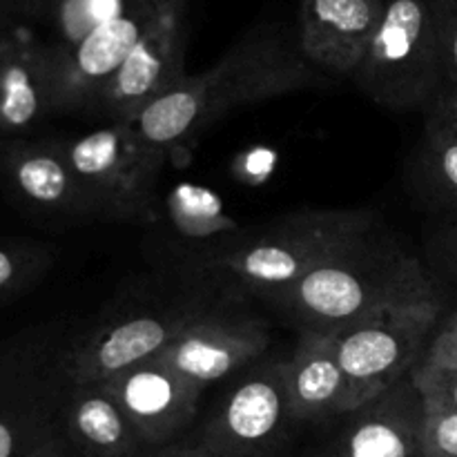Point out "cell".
<instances>
[{
  "instance_id": "f546056e",
  "label": "cell",
  "mask_w": 457,
  "mask_h": 457,
  "mask_svg": "<svg viewBox=\"0 0 457 457\" xmlns=\"http://www.w3.org/2000/svg\"><path fill=\"white\" fill-rule=\"evenodd\" d=\"M152 457H223V455L212 453V451H208L205 446H195V449H165L161 451L159 455H152Z\"/></svg>"
},
{
  "instance_id": "9c48e42d",
  "label": "cell",
  "mask_w": 457,
  "mask_h": 457,
  "mask_svg": "<svg viewBox=\"0 0 457 457\" xmlns=\"http://www.w3.org/2000/svg\"><path fill=\"white\" fill-rule=\"evenodd\" d=\"M288 422L284 361H270L245 375L221 402L201 433V446L223 457H266Z\"/></svg>"
},
{
  "instance_id": "83f0119b",
  "label": "cell",
  "mask_w": 457,
  "mask_h": 457,
  "mask_svg": "<svg viewBox=\"0 0 457 457\" xmlns=\"http://www.w3.org/2000/svg\"><path fill=\"white\" fill-rule=\"evenodd\" d=\"M440 253L445 254L446 263H449L451 270L457 272V219L451 226L445 228L440 239Z\"/></svg>"
},
{
  "instance_id": "277c9868",
  "label": "cell",
  "mask_w": 457,
  "mask_h": 457,
  "mask_svg": "<svg viewBox=\"0 0 457 457\" xmlns=\"http://www.w3.org/2000/svg\"><path fill=\"white\" fill-rule=\"evenodd\" d=\"M353 79L393 112L431 105L445 89L433 0H386L382 25Z\"/></svg>"
},
{
  "instance_id": "7c38bea8",
  "label": "cell",
  "mask_w": 457,
  "mask_h": 457,
  "mask_svg": "<svg viewBox=\"0 0 457 457\" xmlns=\"http://www.w3.org/2000/svg\"><path fill=\"white\" fill-rule=\"evenodd\" d=\"M145 446L168 445L192 422L204 388L159 361L129 369L101 384Z\"/></svg>"
},
{
  "instance_id": "8fae6325",
  "label": "cell",
  "mask_w": 457,
  "mask_h": 457,
  "mask_svg": "<svg viewBox=\"0 0 457 457\" xmlns=\"http://www.w3.org/2000/svg\"><path fill=\"white\" fill-rule=\"evenodd\" d=\"M268 344L270 333L257 317L201 312L154 361L205 388L253 364L266 353Z\"/></svg>"
},
{
  "instance_id": "f1b7e54d",
  "label": "cell",
  "mask_w": 457,
  "mask_h": 457,
  "mask_svg": "<svg viewBox=\"0 0 457 457\" xmlns=\"http://www.w3.org/2000/svg\"><path fill=\"white\" fill-rule=\"evenodd\" d=\"M52 3H61V0H0V13L36 12V9Z\"/></svg>"
},
{
  "instance_id": "44dd1931",
  "label": "cell",
  "mask_w": 457,
  "mask_h": 457,
  "mask_svg": "<svg viewBox=\"0 0 457 457\" xmlns=\"http://www.w3.org/2000/svg\"><path fill=\"white\" fill-rule=\"evenodd\" d=\"M47 428L31 404H0V457H22Z\"/></svg>"
},
{
  "instance_id": "603a6c76",
  "label": "cell",
  "mask_w": 457,
  "mask_h": 457,
  "mask_svg": "<svg viewBox=\"0 0 457 457\" xmlns=\"http://www.w3.org/2000/svg\"><path fill=\"white\" fill-rule=\"evenodd\" d=\"M445 89L457 92V0H433Z\"/></svg>"
},
{
  "instance_id": "5b68a950",
  "label": "cell",
  "mask_w": 457,
  "mask_h": 457,
  "mask_svg": "<svg viewBox=\"0 0 457 457\" xmlns=\"http://www.w3.org/2000/svg\"><path fill=\"white\" fill-rule=\"evenodd\" d=\"M94 214L116 221L156 219V186L165 152L134 123H112L61 143Z\"/></svg>"
},
{
  "instance_id": "d6986e66",
  "label": "cell",
  "mask_w": 457,
  "mask_h": 457,
  "mask_svg": "<svg viewBox=\"0 0 457 457\" xmlns=\"http://www.w3.org/2000/svg\"><path fill=\"white\" fill-rule=\"evenodd\" d=\"M420 177L428 195L457 208V134L431 119L420 147Z\"/></svg>"
},
{
  "instance_id": "9a60e30c",
  "label": "cell",
  "mask_w": 457,
  "mask_h": 457,
  "mask_svg": "<svg viewBox=\"0 0 457 457\" xmlns=\"http://www.w3.org/2000/svg\"><path fill=\"white\" fill-rule=\"evenodd\" d=\"M284 382L293 422L348 415V384L333 335L302 330L293 355L284 361Z\"/></svg>"
},
{
  "instance_id": "5bb4252c",
  "label": "cell",
  "mask_w": 457,
  "mask_h": 457,
  "mask_svg": "<svg viewBox=\"0 0 457 457\" xmlns=\"http://www.w3.org/2000/svg\"><path fill=\"white\" fill-rule=\"evenodd\" d=\"M346 427L317 457H422V397L411 375L378 400L348 413Z\"/></svg>"
},
{
  "instance_id": "4fadbf2b",
  "label": "cell",
  "mask_w": 457,
  "mask_h": 457,
  "mask_svg": "<svg viewBox=\"0 0 457 457\" xmlns=\"http://www.w3.org/2000/svg\"><path fill=\"white\" fill-rule=\"evenodd\" d=\"M384 9V0H302V54L317 71L353 76L382 25Z\"/></svg>"
},
{
  "instance_id": "cb8c5ba5",
  "label": "cell",
  "mask_w": 457,
  "mask_h": 457,
  "mask_svg": "<svg viewBox=\"0 0 457 457\" xmlns=\"http://www.w3.org/2000/svg\"><path fill=\"white\" fill-rule=\"evenodd\" d=\"M418 366L437 370H457V311L433 333Z\"/></svg>"
},
{
  "instance_id": "ba28073f",
  "label": "cell",
  "mask_w": 457,
  "mask_h": 457,
  "mask_svg": "<svg viewBox=\"0 0 457 457\" xmlns=\"http://www.w3.org/2000/svg\"><path fill=\"white\" fill-rule=\"evenodd\" d=\"M199 315L196 306H174L98 326L71 346L62 360V375L70 386L107 382L154 360Z\"/></svg>"
},
{
  "instance_id": "8992f818",
  "label": "cell",
  "mask_w": 457,
  "mask_h": 457,
  "mask_svg": "<svg viewBox=\"0 0 457 457\" xmlns=\"http://www.w3.org/2000/svg\"><path fill=\"white\" fill-rule=\"evenodd\" d=\"M442 299L413 303L357 321L333 335L348 384V413L409 378L440 321Z\"/></svg>"
},
{
  "instance_id": "30bf717a",
  "label": "cell",
  "mask_w": 457,
  "mask_h": 457,
  "mask_svg": "<svg viewBox=\"0 0 457 457\" xmlns=\"http://www.w3.org/2000/svg\"><path fill=\"white\" fill-rule=\"evenodd\" d=\"M187 3H179L125 58L98 94L101 114L112 123H137L147 105L186 79Z\"/></svg>"
},
{
  "instance_id": "ac0fdd59",
  "label": "cell",
  "mask_w": 457,
  "mask_h": 457,
  "mask_svg": "<svg viewBox=\"0 0 457 457\" xmlns=\"http://www.w3.org/2000/svg\"><path fill=\"white\" fill-rule=\"evenodd\" d=\"M65 440L83 457H141L143 445L114 397L101 386H71L62 409Z\"/></svg>"
},
{
  "instance_id": "484cf974",
  "label": "cell",
  "mask_w": 457,
  "mask_h": 457,
  "mask_svg": "<svg viewBox=\"0 0 457 457\" xmlns=\"http://www.w3.org/2000/svg\"><path fill=\"white\" fill-rule=\"evenodd\" d=\"M427 110V119L436 120V123L445 125L446 129L457 134V92H453V89H442Z\"/></svg>"
},
{
  "instance_id": "2e32d148",
  "label": "cell",
  "mask_w": 457,
  "mask_h": 457,
  "mask_svg": "<svg viewBox=\"0 0 457 457\" xmlns=\"http://www.w3.org/2000/svg\"><path fill=\"white\" fill-rule=\"evenodd\" d=\"M4 179L27 204L47 212L94 214L61 143H18L0 154Z\"/></svg>"
},
{
  "instance_id": "e0dca14e",
  "label": "cell",
  "mask_w": 457,
  "mask_h": 457,
  "mask_svg": "<svg viewBox=\"0 0 457 457\" xmlns=\"http://www.w3.org/2000/svg\"><path fill=\"white\" fill-rule=\"evenodd\" d=\"M54 107V49L0 40V132L31 128Z\"/></svg>"
},
{
  "instance_id": "7402d4cb",
  "label": "cell",
  "mask_w": 457,
  "mask_h": 457,
  "mask_svg": "<svg viewBox=\"0 0 457 457\" xmlns=\"http://www.w3.org/2000/svg\"><path fill=\"white\" fill-rule=\"evenodd\" d=\"M47 262L49 259L43 250L0 244V297L16 293L29 284L47 266Z\"/></svg>"
},
{
  "instance_id": "ffe728a7",
  "label": "cell",
  "mask_w": 457,
  "mask_h": 457,
  "mask_svg": "<svg viewBox=\"0 0 457 457\" xmlns=\"http://www.w3.org/2000/svg\"><path fill=\"white\" fill-rule=\"evenodd\" d=\"M422 457H457V411L422 397L420 418Z\"/></svg>"
},
{
  "instance_id": "7a4b0ae2",
  "label": "cell",
  "mask_w": 457,
  "mask_h": 457,
  "mask_svg": "<svg viewBox=\"0 0 457 457\" xmlns=\"http://www.w3.org/2000/svg\"><path fill=\"white\" fill-rule=\"evenodd\" d=\"M440 299L420 259L388 237H370L268 299L302 330L337 333L357 321Z\"/></svg>"
},
{
  "instance_id": "3957f363",
  "label": "cell",
  "mask_w": 457,
  "mask_h": 457,
  "mask_svg": "<svg viewBox=\"0 0 457 457\" xmlns=\"http://www.w3.org/2000/svg\"><path fill=\"white\" fill-rule=\"evenodd\" d=\"M369 210H312L290 214L266 232L217 254L201 270L230 290L268 302L328 259L375 232Z\"/></svg>"
},
{
  "instance_id": "52a82bcc",
  "label": "cell",
  "mask_w": 457,
  "mask_h": 457,
  "mask_svg": "<svg viewBox=\"0 0 457 457\" xmlns=\"http://www.w3.org/2000/svg\"><path fill=\"white\" fill-rule=\"evenodd\" d=\"M183 0H129L76 43L54 49V107L94 105L137 45Z\"/></svg>"
},
{
  "instance_id": "4316f807",
  "label": "cell",
  "mask_w": 457,
  "mask_h": 457,
  "mask_svg": "<svg viewBox=\"0 0 457 457\" xmlns=\"http://www.w3.org/2000/svg\"><path fill=\"white\" fill-rule=\"evenodd\" d=\"M22 457H70V442L58 433L45 431Z\"/></svg>"
},
{
  "instance_id": "d4e9b609",
  "label": "cell",
  "mask_w": 457,
  "mask_h": 457,
  "mask_svg": "<svg viewBox=\"0 0 457 457\" xmlns=\"http://www.w3.org/2000/svg\"><path fill=\"white\" fill-rule=\"evenodd\" d=\"M411 382L418 388L420 397L436 400L457 411V370H437L415 366Z\"/></svg>"
},
{
  "instance_id": "6da1fadb",
  "label": "cell",
  "mask_w": 457,
  "mask_h": 457,
  "mask_svg": "<svg viewBox=\"0 0 457 457\" xmlns=\"http://www.w3.org/2000/svg\"><path fill=\"white\" fill-rule=\"evenodd\" d=\"M317 80L320 71L306 61L299 40L279 29H257L232 45L210 70L179 80L134 125L147 143L168 152L195 143L237 107L302 92Z\"/></svg>"
}]
</instances>
